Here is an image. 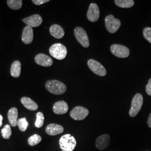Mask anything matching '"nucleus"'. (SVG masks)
I'll list each match as a JSON object with an SVG mask.
<instances>
[{"instance_id": "f8f14e48", "label": "nucleus", "mask_w": 151, "mask_h": 151, "mask_svg": "<svg viewBox=\"0 0 151 151\" xmlns=\"http://www.w3.org/2000/svg\"><path fill=\"white\" fill-rule=\"evenodd\" d=\"M35 61L38 65L44 66V67H49L53 64L52 59L45 54H38L35 57Z\"/></svg>"}, {"instance_id": "20e7f679", "label": "nucleus", "mask_w": 151, "mask_h": 151, "mask_svg": "<svg viewBox=\"0 0 151 151\" xmlns=\"http://www.w3.org/2000/svg\"><path fill=\"white\" fill-rule=\"evenodd\" d=\"M143 98L140 93H137L133 97L132 104L131 108L129 110V115L131 117H135V116L140 111V109L143 105Z\"/></svg>"}, {"instance_id": "c85d7f7f", "label": "nucleus", "mask_w": 151, "mask_h": 151, "mask_svg": "<svg viewBox=\"0 0 151 151\" xmlns=\"http://www.w3.org/2000/svg\"><path fill=\"white\" fill-rule=\"evenodd\" d=\"M49 0H32V2L36 5H40L45 3L48 2Z\"/></svg>"}, {"instance_id": "4be33fe9", "label": "nucleus", "mask_w": 151, "mask_h": 151, "mask_svg": "<svg viewBox=\"0 0 151 151\" xmlns=\"http://www.w3.org/2000/svg\"><path fill=\"white\" fill-rule=\"evenodd\" d=\"M7 3L9 7L13 10H19L22 8V0H8Z\"/></svg>"}, {"instance_id": "dca6fc26", "label": "nucleus", "mask_w": 151, "mask_h": 151, "mask_svg": "<svg viewBox=\"0 0 151 151\" xmlns=\"http://www.w3.org/2000/svg\"><path fill=\"white\" fill-rule=\"evenodd\" d=\"M33 37L34 34L32 27L26 26L24 27L22 34V41L26 44H29L32 42Z\"/></svg>"}, {"instance_id": "f03ea898", "label": "nucleus", "mask_w": 151, "mask_h": 151, "mask_svg": "<svg viewBox=\"0 0 151 151\" xmlns=\"http://www.w3.org/2000/svg\"><path fill=\"white\" fill-rule=\"evenodd\" d=\"M76 140L72 135L67 134L63 135L60 139V146L62 151H72L76 146Z\"/></svg>"}, {"instance_id": "6e6552de", "label": "nucleus", "mask_w": 151, "mask_h": 151, "mask_svg": "<svg viewBox=\"0 0 151 151\" xmlns=\"http://www.w3.org/2000/svg\"><path fill=\"white\" fill-rule=\"evenodd\" d=\"M89 68L96 75L100 76H105L106 75V70L103 65L95 60H89L87 62Z\"/></svg>"}, {"instance_id": "a878e982", "label": "nucleus", "mask_w": 151, "mask_h": 151, "mask_svg": "<svg viewBox=\"0 0 151 151\" xmlns=\"http://www.w3.org/2000/svg\"><path fill=\"white\" fill-rule=\"evenodd\" d=\"M17 126L19 127V129L22 132H25L27 129L28 126V122L25 118L18 119L17 120Z\"/></svg>"}, {"instance_id": "a211bd4d", "label": "nucleus", "mask_w": 151, "mask_h": 151, "mask_svg": "<svg viewBox=\"0 0 151 151\" xmlns=\"http://www.w3.org/2000/svg\"><path fill=\"white\" fill-rule=\"evenodd\" d=\"M18 110L16 108L10 109L8 112V119L12 127H16L17 125Z\"/></svg>"}, {"instance_id": "6ab92c4d", "label": "nucleus", "mask_w": 151, "mask_h": 151, "mask_svg": "<svg viewBox=\"0 0 151 151\" xmlns=\"http://www.w3.org/2000/svg\"><path fill=\"white\" fill-rule=\"evenodd\" d=\"M21 102L22 105L29 110L34 111L38 109V105L37 104L29 97H22Z\"/></svg>"}, {"instance_id": "cd10ccee", "label": "nucleus", "mask_w": 151, "mask_h": 151, "mask_svg": "<svg viewBox=\"0 0 151 151\" xmlns=\"http://www.w3.org/2000/svg\"><path fill=\"white\" fill-rule=\"evenodd\" d=\"M146 91L149 96H151V78L149 80L148 84L146 86Z\"/></svg>"}, {"instance_id": "4468645a", "label": "nucleus", "mask_w": 151, "mask_h": 151, "mask_svg": "<svg viewBox=\"0 0 151 151\" xmlns=\"http://www.w3.org/2000/svg\"><path fill=\"white\" fill-rule=\"evenodd\" d=\"M64 131V128L59 124H49L46 127L45 132L49 135H56L61 134Z\"/></svg>"}, {"instance_id": "1a4fd4ad", "label": "nucleus", "mask_w": 151, "mask_h": 151, "mask_svg": "<svg viewBox=\"0 0 151 151\" xmlns=\"http://www.w3.org/2000/svg\"><path fill=\"white\" fill-rule=\"evenodd\" d=\"M88 113L89 111L86 108L82 106H76L71 110L70 116L75 120H82L86 118Z\"/></svg>"}, {"instance_id": "393cba45", "label": "nucleus", "mask_w": 151, "mask_h": 151, "mask_svg": "<svg viewBox=\"0 0 151 151\" xmlns=\"http://www.w3.org/2000/svg\"><path fill=\"white\" fill-rule=\"evenodd\" d=\"M44 122V116L43 114L41 112H38L37 114V119L35 123V125L37 128H41L43 125Z\"/></svg>"}, {"instance_id": "bb28decb", "label": "nucleus", "mask_w": 151, "mask_h": 151, "mask_svg": "<svg viewBox=\"0 0 151 151\" xmlns=\"http://www.w3.org/2000/svg\"><path fill=\"white\" fill-rule=\"evenodd\" d=\"M143 36L149 43H151V27H146L143 30Z\"/></svg>"}, {"instance_id": "b1692460", "label": "nucleus", "mask_w": 151, "mask_h": 151, "mask_svg": "<svg viewBox=\"0 0 151 151\" xmlns=\"http://www.w3.org/2000/svg\"><path fill=\"white\" fill-rule=\"evenodd\" d=\"M1 133L4 138L6 139H9L12 134L10 125L9 124L6 125L4 127V128H2V129L1 130Z\"/></svg>"}, {"instance_id": "7ed1b4c3", "label": "nucleus", "mask_w": 151, "mask_h": 151, "mask_svg": "<svg viewBox=\"0 0 151 151\" xmlns=\"http://www.w3.org/2000/svg\"><path fill=\"white\" fill-rule=\"evenodd\" d=\"M49 53L54 58L62 60L65 58L67 54V50L65 45L62 44H54L50 47Z\"/></svg>"}, {"instance_id": "f257e3e1", "label": "nucleus", "mask_w": 151, "mask_h": 151, "mask_svg": "<svg viewBox=\"0 0 151 151\" xmlns=\"http://www.w3.org/2000/svg\"><path fill=\"white\" fill-rule=\"evenodd\" d=\"M45 88L54 95H62L67 90V87L63 83L54 80L47 81L45 83Z\"/></svg>"}, {"instance_id": "ddd939ff", "label": "nucleus", "mask_w": 151, "mask_h": 151, "mask_svg": "<svg viewBox=\"0 0 151 151\" xmlns=\"http://www.w3.org/2000/svg\"><path fill=\"white\" fill-rule=\"evenodd\" d=\"M110 143V137L108 134H103L98 137L96 140V146L100 150L108 148Z\"/></svg>"}, {"instance_id": "9d476101", "label": "nucleus", "mask_w": 151, "mask_h": 151, "mask_svg": "<svg viewBox=\"0 0 151 151\" xmlns=\"http://www.w3.org/2000/svg\"><path fill=\"white\" fill-rule=\"evenodd\" d=\"M88 20L91 22H96L100 17V10L98 6L94 3L91 4L89 6L87 14Z\"/></svg>"}, {"instance_id": "0eeeda50", "label": "nucleus", "mask_w": 151, "mask_h": 151, "mask_svg": "<svg viewBox=\"0 0 151 151\" xmlns=\"http://www.w3.org/2000/svg\"><path fill=\"white\" fill-rule=\"evenodd\" d=\"M112 54L119 58H127L130 54L129 49L124 45L120 44H113L110 47Z\"/></svg>"}, {"instance_id": "f3484780", "label": "nucleus", "mask_w": 151, "mask_h": 151, "mask_svg": "<svg viewBox=\"0 0 151 151\" xmlns=\"http://www.w3.org/2000/svg\"><path fill=\"white\" fill-rule=\"evenodd\" d=\"M49 32L52 36L57 39L62 38L65 35V31L63 29L57 24L52 25L49 29Z\"/></svg>"}, {"instance_id": "39448f33", "label": "nucleus", "mask_w": 151, "mask_h": 151, "mask_svg": "<svg viewBox=\"0 0 151 151\" xmlns=\"http://www.w3.org/2000/svg\"><path fill=\"white\" fill-rule=\"evenodd\" d=\"M105 24L107 30L112 34L116 32L121 25L120 21L115 19L113 15H109L105 17Z\"/></svg>"}, {"instance_id": "2eb2a0df", "label": "nucleus", "mask_w": 151, "mask_h": 151, "mask_svg": "<svg viewBox=\"0 0 151 151\" xmlns=\"http://www.w3.org/2000/svg\"><path fill=\"white\" fill-rule=\"evenodd\" d=\"M53 110L54 113L58 115L65 114L68 110V104L64 101H58L54 104Z\"/></svg>"}, {"instance_id": "aec40b11", "label": "nucleus", "mask_w": 151, "mask_h": 151, "mask_svg": "<svg viewBox=\"0 0 151 151\" xmlns=\"http://www.w3.org/2000/svg\"><path fill=\"white\" fill-rule=\"evenodd\" d=\"M21 67L22 65L20 62H19V60L14 62L11 65L10 70L11 76L15 78L19 77L21 73Z\"/></svg>"}, {"instance_id": "5701e85b", "label": "nucleus", "mask_w": 151, "mask_h": 151, "mask_svg": "<svg viewBox=\"0 0 151 151\" xmlns=\"http://www.w3.org/2000/svg\"><path fill=\"white\" fill-rule=\"evenodd\" d=\"M42 141V137L38 134H34L28 139V143L30 146H34Z\"/></svg>"}, {"instance_id": "412c9836", "label": "nucleus", "mask_w": 151, "mask_h": 151, "mask_svg": "<svg viewBox=\"0 0 151 151\" xmlns=\"http://www.w3.org/2000/svg\"><path fill=\"white\" fill-rule=\"evenodd\" d=\"M114 2L116 5L122 8H130L134 4L133 0H115Z\"/></svg>"}, {"instance_id": "c756f323", "label": "nucleus", "mask_w": 151, "mask_h": 151, "mask_svg": "<svg viewBox=\"0 0 151 151\" xmlns=\"http://www.w3.org/2000/svg\"><path fill=\"white\" fill-rule=\"evenodd\" d=\"M147 125H148V126L150 128H151V114L150 115L148 118Z\"/></svg>"}, {"instance_id": "423d86ee", "label": "nucleus", "mask_w": 151, "mask_h": 151, "mask_svg": "<svg viewBox=\"0 0 151 151\" xmlns=\"http://www.w3.org/2000/svg\"><path fill=\"white\" fill-rule=\"evenodd\" d=\"M75 35L79 43L84 48H88L90 43L86 32L81 27H76L75 29Z\"/></svg>"}, {"instance_id": "7c9ffc66", "label": "nucleus", "mask_w": 151, "mask_h": 151, "mask_svg": "<svg viewBox=\"0 0 151 151\" xmlns=\"http://www.w3.org/2000/svg\"><path fill=\"white\" fill-rule=\"evenodd\" d=\"M2 120H3V116L0 114V127L2 125Z\"/></svg>"}, {"instance_id": "9b49d317", "label": "nucleus", "mask_w": 151, "mask_h": 151, "mask_svg": "<svg viewBox=\"0 0 151 151\" xmlns=\"http://www.w3.org/2000/svg\"><path fill=\"white\" fill-rule=\"evenodd\" d=\"M23 22L30 27H38L40 26L42 22V17L38 14H35L32 16H29L24 19L22 20Z\"/></svg>"}]
</instances>
